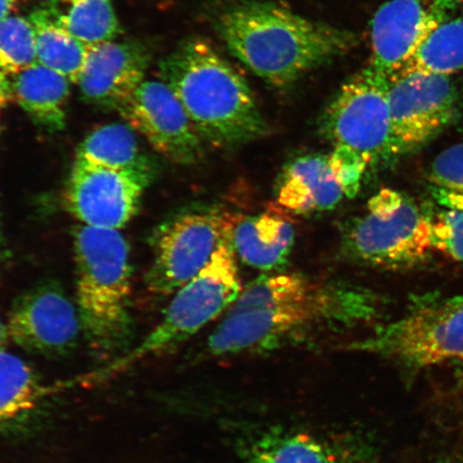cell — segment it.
<instances>
[{
	"mask_svg": "<svg viewBox=\"0 0 463 463\" xmlns=\"http://www.w3.org/2000/svg\"><path fill=\"white\" fill-rule=\"evenodd\" d=\"M215 28L232 55L280 89L357 44L355 34L347 29L260 0L229 5L217 15Z\"/></svg>",
	"mask_w": 463,
	"mask_h": 463,
	"instance_id": "6da1fadb",
	"label": "cell"
},
{
	"mask_svg": "<svg viewBox=\"0 0 463 463\" xmlns=\"http://www.w3.org/2000/svg\"><path fill=\"white\" fill-rule=\"evenodd\" d=\"M159 75L203 142L233 149L268 135L250 86L206 40L191 38L179 44L161 61Z\"/></svg>",
	"mask_w": 463,
	"mask_h": 463,
	"instance_id": "7a4b0ae2",
	"label": "cell"
},
{
	"mask_svg": "<svg viewBox=\"0 0 463 463\" xmlns=\"http://www.w3.org/2000/svg\"><path fill=\"white\" fill-rule=\"evenodd\" d=\"M379 295L340 280H318L310 292L264 308L228 312L208 339L215 356L275 349L316 332L351 328L373 320Z\"/></svg>",
	"mask_w": 463,
	"mask_h": 463,
	"instance_id": "3957f363",
	"label": "cell"
},
{
	"mask_svg": "<svg viewBox=\"0 0 463 463\" xmlns=\"http://www.w3.org/2000/svg\"><path fill=\"white\" fill-rule=\"evenodd\" d=\"M77 308L92 349L118 354L131 343L130 249L123 234L82 225L74 233Z\"/></svg>",
	"mask_w": 463,
	"mask_h": 463,
	"instance_id": "277c9868",
	"label": "cell"
},
{
	"mask_svg": "<svg viewBox=\"0 0 463 463\" xmlns=\"http://www.w3.org/2000/svg\"><path fill=\"white\" fill-rule=\"evenodd\" d=\"M241 289L236 253L229 237L205 268L178 289L157 327L140 345L107 366L73 380V384H101L145 358L184 343L230 309Z\"/></svg>",
	"mask_w": 463,
	"mask_h": 463,
	"instance_id": "5b68a950",
	"label": "cell"
},
{
	"mask_svg": "<svg viewBox=\"0 0 463 463\" xmlns=\"http://www.w3.org/2000/svg\"><path fill=\"white\" fill-rule=\"evenodd\" d=\"M432 250L430 215L410 196L391 188L368 201L366 213L347 224L343 237L345 257L378 269H411Z\"/></svg>",
	"mask_w": 463,
	"mask_h": 463,
	"instance_id": "8992f818",
	"label": "cell"
},
{
	"mask_svg": "<svg viewBox=\"0 0 463 463\" xmlns=\"http://www.w3.org/2000/svg\"><path fill=\"white\" fill-rule=\"evenodd\" d=\"M351 350L375 354L410 370L463 361V295L415 300L397 320L355 341Z\"/></svg>",
	"mask_w": 463,
	"mask_h": 463,
	"instance_id": "52a82bcc",
	"label": "cell"
},
{
	"mask_svg": "<svg viewBox=\"0 0 463 463\" xmlns=\"http://www.w3.org/2000/svg\"><path fill=\"white\" fill-rule=\"evenodd\" d=\"M390 80L369 67L347 80L323 112L321 130L369 166L392 158Z\"/></svg>",
	"mask_w": 463,
	"mask_h": 463,
	"instance_id": "ba28073f",
	"label": "cell"
},
{
	"mask_svg": "<svg viewBox=\"0 0 463 463\" xmlns=\"http://www.w3.org/2000/svg\"><path fill=\"white\" fill-rule=\"evenodd\" d=\"M233 222V216L213 206L195 207L167 220L154 237V262L146 275L149 291L176 293L231 237Z\"/></svg>",
	"mask_w": 463,
	"mask_h": 463,
	"instance_id": "9c48e42d",
	"label": "cell"
},
{
	"mask_svg": "<svg viewBox=\"0 0 463 463\" xmlns=\"http://www.w3.org/2000/svg\"><path fill=\"white\" fill-rule=\"evenodd\" d=\"M392 158L416 152L453 123L458 92L448 75L402 71L390 80Z\"/></svg>",
	"mask_w": 463,
	"mask_h": 463,
	"instance_id": "30bf717a",
	"label": "cell"
},
{
	"mask_svg": "<svg viewBox=\"0 0 463 463\" xmlns=\"http://www.w3.org/2000/svg\"><path fill=\"white\" fill-rule=\"evenodd\" d=\"M118 112L133 130L177 165L198 164L204 142L182 103L162 80H145Z\"/></svg>",
	"mask_w": 463,
	"mask_h": 463,
	"instance_id": "8fae6325",
	"label": "cell"
},
{
	"mask_svg": "<svg viewBox=\"0 0 463 463\" xmlns=\"http://www.w3.org/2000/svg\"><path fill=\"white\" fill-rule=\"evenodd\" d=\"M458 0H390L372 21L369 68L387 80L401 73Z\"/></svg>",
	"mask_w": 463,
	"mask_h": 463,
	"instance_id": "7c38bea8",
	"label": "cell"
},
{
	"mask_svg": "<svg viewBox=\"0 0 463 463\" xmlns=\"http://www.w3.org/2000/svg\"><path fill=\"white\" fill-rule=\"evenodd\" d=\"M150 183L136 174L75 159L66 189V204L87 227L119 231L136 216Z\"/></svg>",
	"mask_w": 463,
	"mask_h": 463,
	"instance_id": "4fadbf2b",
	"label": "cell"
},
{
	"mask_svg": "<svg viewBox=\"0 0 463 463\" xmlns=\"http://www.w3.org/2000/svg\"><path fill=\"white\" fill-rule=\"evenodd\" d=\"M9 339L36 354L55 357L77 346L82 323L78 308L56 283H43L17 298L7 324Z\"/></svg>",
	"mask_w": 463,
	"mask_h": 463,
	"instance_id": "5bb4252c",
	"label": "cell"
},
{
	"mask_svg": "<svg viewBox=\"0 0 463 463\" xmlns=\"http://www.w3.org/2000/svg\"><path fill=\"white\" fill-rule=\"evenodd\" d=\"M149 56L142 45L111 42L90 45L78 85L86 102L118 109L145 80Z\"/></svg>",
	"mask_w": 463,
	"mask_h": 463,
	"instance_id": "9a60e30c",
	"label": "cell"
},
{
	"mask_svg": "<svg viewBox=\"0 0 463 463\" xmlns=\"http://www.w3.org/2000/svg\"><path fill=\"white\" fill-rule=\"evenodd\" d=\"M345 198L329 165L328 155L300 156L285 167L278 204L298 215L333 210Z\"/></svg>",
	"mask_w": 463,
	"mask_h": 463,
	"instance_id": "2e32d148",
	"label": "cell"
},
{
	"mask_svg": "<svg viewBox=\"0 0 463 463\" xmlns=\"http://www.w3.org/2000/svg\"><path fill=\"white\" fill-rule=\"evenodd\" d=\"M231 242L242 262L260 270H274L287 263L295 229L287 217L276 212L234 218Z\"/></svg>",
	"mask_w": 463,
	"mask_h": 463,
	"instance_id": "e0dca14e",
	"label": "cell"
},
{
	"mask_svg": "<svg viewBox=\"0 0 463 463\" xmlns=\"http://www.w3.org/2000/svg\"><path fill=\"white\" fill-rule=\"evenodd\" d=\"M11 78L14 101L34 123L50 132L65 128L71 80L39 62Z\"/></svg>",
	"mask_w": 463,
	"mask_h": 463,
	"instance_id": "ac0fdd59",
	"label": "cell"
},
{
	"mask_svg": "<svg viewBox=\"0 0 463 463\" xmlns=\"http://www.w3.org/2000/svg\"><path fill=\"white\" fill-rule=\"evenodd\" d=\"M75 159L107 169L136 174L154 181L156 166L138 144L136 132L125 124H109L80 143Z\"/></svg>",
	"mask_w": 463,
	"mask_h": 463,
	"instance_id": "d6986e66",
	"label": "cell"
},
{
	"mask_svg": "<svg viewBox=\"0 0 463 463\" xmlns=\"http://www.w3.org/2000/svg\"><path fill=\"white\" fill-rule=\"evenodd\" d=\"M36 37L37 61L78 84L90 45L58 25L45 8L36 9L29 15Z\"/></svg>",
	"mask_w": 463,
	"mask_h": 463,
	"instance_id": "ffe728a7",
	"label": "cell"
},
{
	"mask_svg": "<svg viewBox=\"0 0 463 463\" xmlns=\"http://www.w3.org/2000/svg\"><path fill=\"white\" fill-rule=\"evenodd\" d=\"M44 8L58 25L87 45L111 42L120 33L113 0H49Z\"/></svg>",
	"mask_w": 463,
	"mask_h": 463,
	"instance_id": "44dd1931",
	"label": "cell"
},
{
	"mask_svg": "<svg viewBox=\"0 0 463 463\" xmlns=\"http://www.w3.org/2000/svg\"><path fill=\"white\" fill-rule=\"evenodd\" d=\"M53 392L22 358L0 350V425L25 418Z\"/></svg>",
	"mask_w": 463,
	"mask_h": 463,
	"instance_id": "7402d4cb",
	"label": "cell"
},
{
	"mask_svg": "<svg viewBox=\"0 0 463 463\" xmlns=\"http://www.w3.org/2000/svg\"><path fill=\"white\" fill-rule=\"evenodd\" d=\"M461 69L463 16L456 19L449 17L434 29L402 71H420L449 77Z\"/></svg>",
	"mask_w": 463,
	"mask_h": 463,
	"instance_id": "603a6c76",
	"label": "cell"
},
{
	"mask_svg": "<svg viewBox=\"0 0 463 463\" xmlns=\"http://www.w3.org/2000/svg\"><path fill=\"white\" fill-rule=\"evenodd\" d=\"M242 463H343L326 444L305 433L265 437Z\"/></svg>",
	"mask_w": 463,
	"mask_h": 463,
	"instance_id": "cb8c5ba5",
	"label": "cell"
},
{
	"mask_svg": "<svg viewBox=\"0 0 463 463\" xmlns=\"http://www.w3.org/2000/svg\"><path fill=\"white\" fill-rule=\"evenodd\" d=\"M438 210L430 215L434 250L463 264V195L433 188Z\"/></svg>",
	"mask_w": 463,
	"mask_h": 463,
	"instance_id": "d4e9b609",
	"label": "cell"
},
{
	"mask_svg": "<svg viewBox=\"0 0 463 463\" xmlns=\"http://www.w3.org/2000/svg\"><path fill=\"white\" fill-rule=\"evenodd\" d=\"M36 62V37L32 22L19 15L0 21V71L14 77Z\"/></svg>",
	"mask_w": 463,
	"mask_h": 463,
	"instance_id": "484cf974",
	"label": "cell"
},
{
	"mask_svg": "<svg viewBox=\"0 0 463 463\" xmlns=\"http://www.w3.org/2000/svg\"><path fill=\"white\" fill-rule=\"evenodd\" d=\"M430 179L433 188L463 195V142L451 145L434 158Z\"/></svg>",
	"mask_w": 463,
	"mask_h": 463,
	"instance_id": "4316f807",
	"label": "cell"
},
{
	"mask_svg": "<svg viewBox=\"0 0 463 463\" xmlns=\"http://www.w3.org/2000/svg\"><path fill=\"white\" fill-rule=\"evenodd\" d=\"M328 160L335 181L343 189L345 198H354L362 187L368 165L351 150L339 147H334L333 152L328 155Z\"/></svg>",
	"mask_w": 463,
	"mask_h": 463,
	"instance_id": "83f0119b",
	"label": "cell"
},
{
	"mask_svg": "<svg viewBox=\"0 0 463 463\" xmlns=\"http://www.w3.org/2000/svg\"><path fill=\"white\" fill-rule=\"evenodd\" d=\"M14 101L13 89H11V79L7 74L0 71V109L8 106Z\"/></svg>",
	"mask_w": 463,
	"mask_h": 463,
	"instance_id": "f1b7e54d",
	"label": "cell"
},
{
	"mask_svg": "<svg viewBox=\"0 0 463 463\" xmlns=\"http://www.w3.org/2000/svg\"><path fill=\"white\" fill-rule=\"evenodd\" d=\"M19 0H0V21L14 13Z\"/></svg>",
	"mask_w": 463,
	"mask_h": 463,
	"instance_id": "f546056e",
	"label": "cell"
},
{
	"mask_svg": "<svg viewBox=\"0 0 463 463\" xmlns=\"http://www.w3.org/2000/svg\"><path fill=\"white\" fill-rule=\"evenodd\" d=\"M9 339L7 326L0 318V350L5 349V344Z\"/></svg>",
	"mask_w": 463,
	"mask_h": 463,
	"instance_id": "4dcf8cb0",
	"label": "cell"
},
{
	"mask_svg": "<svg viewBox=\"0 0 463 463\" xmlns=\"http://www.w3.org/2000/svg\"><path fill=\"white\" fill-rule=\"evenodd\" d=\"M437 463H463V450H460L456 454H451L448 456L447 458Z\"/></svg>",
	"mask_w": 463,
	"mask_h": 463,
	"instance_id": "1f68e13d",
	"label": "cell"
},
{
	"mask_svg": "<svg viewBox=\"0 0 463 463\" xmlns=\"http://www.w3.org/2000/svg\"><path fill=\"white\" fill-rule=\"evenodd\" d=\"M2 241H0V260H2Z\"/></svg>",
	"mask_w": 463,
	"mask_h": 463,
	"instance_id": "d6a6232c",
	"label": "cell"
},
{
	"mask_svg": "<svg viewBox=\"0 0 463 463\" xmlns=\"http://www.w3.org/2000/svg\"><path fill=\"white\" fill-rule=\"evenodd\" d=\"M460 364V369H462V373H463V361L461 363H459Z\"/></svg>",
	"mask_w": 463,
	"mask_h": 463,
	"instance_id": "836d02e7",
	"label": "cell"
},
{
	"mask_svg": "<svg viewBox=\"0 0 463 463\" xmlns=\"http://www.w3.org/2000/svg\"><path fill=\"white\" fill-rule=\"evenodd\" d=\"M462 2H463V0H462Z\"/></svg>",
	"mask_w": 463,
	"mask_h": 463,
	"instance_id": "e575fe53",
	"label": "cell"
}]
</instances>
